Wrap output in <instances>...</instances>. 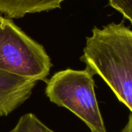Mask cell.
Here are the masks:
<instances>
[{"mask_svg":"<svg viewBox=\"0 0 132 132\" xmlns=\"http://www.w3.org/2000/svg\"><path fill=\"white\" fill-rule=\"evenodd\" d=\"M123 130H124L126 132H132V114H130L128 121Z\"/></svg>","mask_w":132,"mask_h":132,"instance_id":"8","label":"cell"},{"mask_svg":"<svg viewBox=\"0 0 132 132\" xmlns=\"http://www.w3.org/2000/svg\"><path fill=\"white\" fill-rule=\"evenodd\" d=\"M65 0H0V14L20 19L27 14L47 12L61 7Z\"/></svg>","mask_w":132,"mask_h":132,"instance_id":"5","label":"cell"},{"mask_svg":"<svg viewBox=\"0 0 132 132\" xmlns=\"http://www.w3.org/2000/svg\"><path fill=\"white\" fill-rule=\"evenodd\" d=\"M80 60L103 80L132 114V29L124 25V19L102 29L95 26L86 37Z\"/></svg>","mask_w":132,"mask_h":132,"instance_id":"1","label":"cell"},{"mask_svg":"<svg viewBox=\"0 0 132 132\" xmlns=\"http://www.w3.org/2000/svg\"><path fill=\"white\" fill-rule=\"evenodd\" d=\"M109 5L121 13L132 25V0H109Z\"/></svg>","mask_w":132,"mask_h":132,"instance_id":"7","label":"cell"},{"mask_svg":"<svg viewBox=\"0 0 132 132\" xmlns=\"http://www.w3.org/2000/svg\"><path fill=\"white\" fill-rule=\"evenodd\" d=\"M9 132H54L44 125L36 115L31 113L23 115Z\"/></svg>","mask_w":132,"mask_h":132,"instance_id":"6","label":"cell"},{"mask_svg":"<svg viewBox=\"0 0 132 132\" xmlns=\"http://www.w3.org/2000/svg\"><path fill=\"white\" fill-rule=\"evenodd\" d=\"M51 67L44 46L0 14V70L39 81L46 80Z\"/></svg>","mask_w":132,"mask_h":132,"instance_id":"3","label":"cell"},{"mask_svg":"<svg viewBox=\"0 0 132 132\" xmlns=\"http://www.w3.org/2000/svg\"><path fill=\"white\" fill-rule=\"evenodd\" d=\"M94 74L66 69L47 80L45 94L51 102L65 108L82 120L91 132H107L95 93Z\"/></svg>","mask_w":132,"mask_h":132,"instance_id":"2","label":"cell"},{"mask_svg":"<svg viewBox=\"0 0 132 132\" xmlns=\"http://www.w3.org/2000/svg\"><path fill=\"white\" fill-rule=\"evenodd\" d=\"M38 80L0 70V117L7 116L31 96Z\"/></svg>","mask_w":132,"mask_h":132,"instance_id":"4","label":"cell"},{"mask_svg":"<svg viewBox=\"0 0 132 132\" xmlns=\"http://www.w3.org/2000/svg\"><path fill=\"white\" fill-rule=\"evenodd\" d=\"M120 132H126V131H124V130H122V131H120Z\"/></svg>","mask_w":132,"mask_h":132,"instance_id":"9","label":"cell"}]
</instances>
